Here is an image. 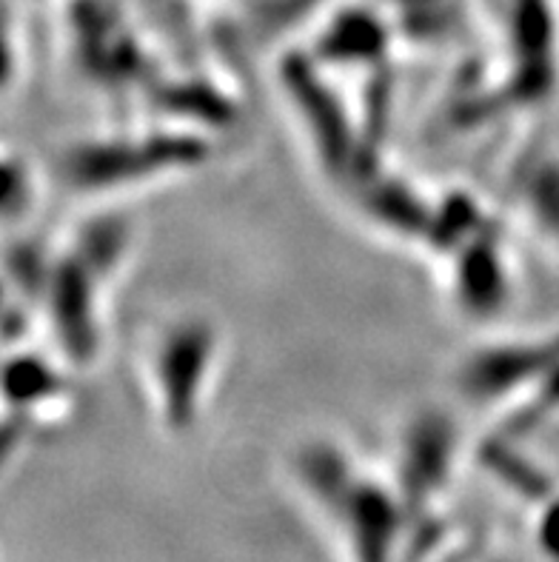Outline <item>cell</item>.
Instances as JSON below:
<instances>
[{"label":"cell","instance_id":"5","mask_svg":"<svg viewBox=\"0 0 559 562\" xmlns=\"http://www.w3.org/2000/svg\"><path fill=\"white\" fill-rule=\"evenodd\" d=\"M460 297L474 312H494L505 297V278L496 246L491 240L471 243L460 263Z\"/></svg>","mask_w":559,"mask_h":562},{"label":"cell","instance_id":"6","mask_svg":"<svg viewBox=\"0 0 559 562\" xmlns=\"http://www.w3.org/2000/svg\"><path fill=\"white\" fill-rule=\"evenodd\" d=\"M291 92L300 100L303 112L314 114V135H317L320 149L332 160H343L346 157V123H343L340 109L334 106L317 80L312 78V71L291 69Z\"/></svg>","mask_w":559,"mask_h":562},{"label":"cell","instance_id":"11","mask_svg":"<svg viewBox=\"0 0 559 562\" xmlns=\"http://www.w3.org/2000/svg\"><path fill=\"white\" fill-rule=\"evenodd\" d=\"M539 540H543V549L551 562H559V499H554L548 512L543 514V522H539Z\"/></svg>","mask_w":559,"mask_h":562},{"label":"cell","instance_id":"9","mask_svg":"<svg viewBox=\"0 0 559 562\" xmlns=\"http://www.w3.org/2000/svg\"><path fill=\"white\" fill-rule=\"evenodd\" d=\"M32 200L29 169L14 157H0V217H14Z\"/></svg>","mask_w":559,"mask_h":562},{"label":"cell","instance_id":"2","mask_svg":"<svg viewBox=\"0 0 559 562\" xmlns=\"http://www.w3.org/2000/svg\"><path fill=\"white\" fill-rule=\"evenodd\" d=\"M212 328L200 321L183 323L164 340V349L157 357V385H160L166 420L175 428H183L194 420L205 369L212 360Z\"/></svg>","mask_w":559,"mask_h":562},{"label":"cell","instance_id":"10","mask_svg":"<svg viewBox=\"0 0 559 562\" xmlns=\"http://www.w3.org/2000/svg\"><path fill=\"white\" fill-rule=\"evenodd\" d=\"M334 52L348 57H362V55H377L380 46V29L377 23L366 21V18H346L340 26L334 29Z\"/></svg>","mask_w":559,"mask_h":562},{"label":"cell","instance_id":"3","mask_svg":"<svg viewBox=\"0 0 559 562\" xmlns=\"http://www.w3.org/2000/svg\"><path fill=\"white\" fill-rule=\"evenodd\" d=\"M559 363V335L546 342H528L514 349H494L477 355L466 369L462 385L474 397H500L508 389L539 380Z\"/></svg>","mask_w":559,"mask_h":562},{"label":"cell","instance_id":"12","mask_svg":"<svg viewBox=\"0 0 559 562\" xmlns=\"http://www.w3.org/2000/svg\"><path fill=\"white\" fill-rule=\"evenodd\" d=\"M14 75V55H12V46H9L3 37H0V89L12 80Z\"/></svg>","mask_w":559,"mask_h":562},{"label":"cell","instance_id":"8","mask_svg":"<svg viewBox=\"0 0 559 562\" xmlns=\"http://www.w3.org/2000/svg\"><path fill=\"white\" fill-rule=\"evenodd\" d=\"M528 200H532V212L548 228V235H559V166L546 164L537 171V178L528 183Z\"/></svg>","mask_w":559,"mask_h":562},{"label":"cell","instance_id":"7","mask_svg":"<svg viewBox=\"0 0 559 562\" xmlns=\"http://www.w3.org/2000/svg\"><path fill=\"white\" fill-rule=\"evenodd\" d=\"M52 385H57V380L46 371V366L35 363V360L14 363L12 371H7V378H3L7 397H12L14 403H37L52 394Z\"/></svg>","mask_w":559,"mask_h":562},{"label":"cell","instance_id":"1","mask_svg":"<svg viewBox=\"0 0 559 562\" xmlns=\"http://www.w3.org/2000/svg\"><path fill=\"white\" fill-rule=\"evenodd\" d=\"M203 155V146L189 137H152L146 143H100L80 146L66 157V175L83 189H107L157 171L191 166Z\"/></svg>","mask_w":559,"mask_h":562},{"label":"cell","instance_id":"4","mask_svg":"<svg viewBox=\"0 0 559 562\" xmlns=\"http://www.w3.org/2000/svg\"><path fill=\"white\" fill-rule=\"evenodd\" d=\"M52 314H55L57 335L64 349L78 360L94 351V312L92 289H89V269L83 263L57 266L52 274Z\"/></svg>","mask_w":559,"mask_h":562}]
</instances>
